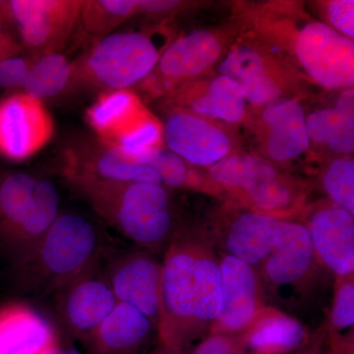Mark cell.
I'll return each mask as SVG.
<instances>
[{"label":"cell","instance_id":"cell-32","mask_svg":"<svg viewBox=\"0 0 354 354\" xmlns=\"http://www.w3.org/2000/svg\"><path fill=\"white\" fill-rule=\"evenodd\" d=\"M354 278H335L326 334L329 337H354Z\"/></svg>","mask_w":354,"mask_h":354},{"label":"cell","instance_id":"cell-26","mask_svg":"<svg viewBox=\"0 0 354 354\" xmlns=\"http://www.w3.org/2000/svg\"><path fill=\"white\" fill-rule=\"evenodd\" d=\"M246 102L241 86L232 79L220 75L209 84L204 95L193 100L190 109L195 115L237 124L245 116Z\"/></svg>","mask_w":354,"mask_h":354},{"label":"cell","instance_id":"cell-10","mask_svg":"<svg viewBox=\"0 0 354 354\" xmlns=\"http://www.w3.org/2000/svg\"><path fill=\"white\" fill-rule=\"evenodd\" d=\"M223 300L209 334L242 335L267 306L257 269L218 253Z\"/></svg>","mask_w":354,"mask_h":354},{"label":"cell","instance_id":"cell-28","mask_svg":"<svg viewBox=\"0 0 354 354\" xmlns=\"http://www.w3.org/2000/svg\"><path fill=\"white\" fill-rule=\"evenodd\" d=\"M209 169V176L216 184L242 192L263 177L278 171L262 158L246 153L228 155Z\"/></svg>","mask_w":354,"mask_h":354},{"label":"cell","instance_id":"cell-11","mask_svg":"<svg viewBox=\"0 0 354 354\" xmlns=\"http://www.w3.org/2000/svg\"><path fill=\"white\" fill-rule=\"evenodd\" d=\"M57 292V310L65 335L84 342L118 304L99 265Z\"/></svg>","mask_w":354,"mask_h":354},{"label":"cell","instance_id":"cell-14","mask_svg":"<svg viewBox=\"0 0 354 354\" xmlns=\"http://www.w3.org/2000/svg\"><path fill=\"white\" fill-rule=\"evenodd\" d=\"M304 225L323 267L335 278L354 276V215L333 205L317 209Z\"/></svg>","mask_w":354,"mask_h":354},{"label":"cell","instance_id":"cell-1","mask_svg":"<svg viewBox=\"0 0 354 354\" xmlns=\"http://www.w3.org/2000/svg\"><path fill=\"white\" fill-rule=\"evenodd\" d=\"M221 300L213 242L206 232L178 228L162 261L158 344L187 353L211 333Z\"/></svg>","mask_w":354,"mask_h":354},{"label":"cell","instance_id":"cell-5","mask_svg":"<svg viewBox=\"0 0 354 354\" xmlns=\"http://www.w3.org/2000/svg\"><path fill=\"white\" fill-rule=\"evenodd\" d=\"M162 51L145 32L109 34L73 64V82L102 92L129 88L152 73Z\"/></svg>","mask_w":354,"mask_h":354},{"label":"cell","instance_id":"cell-27","mask_svg":"<svg viewBox=\"0 0 354 354\" xmlns=\"http://www.w3.org/2000/svg\"><path fill=\"white\" fill-rule=\"evenodd\" d=\"M73 80V62L59 51L46 53L32 64L22 90L24 94L44 102L62 94Z\"/></svg>","mask_w":354,"mask_h":354},{"label":"cell","instance_id":"cell-41","mask_svg":"<svg viewBox=\"0 0 354 354\" xmlns=\"http://www.w3.org/2000/svg\"><path fill=\"white\" fill-rule=\"evenodd\" d=\"M44 354H85L74 344L73 339L66 335L58 337L57 342Z\"/></svg>","mask_w":354,"mask_h":354},{"label":"cell","instance_id":"cell-37","mask_svg":"<svg viewBox=\"0 0 354 354\" xmlns=\"http://www.w3.org/2000/svg\"><path fill=\"white\" fill-rule=\"evenodd\" d=\"M328 18L330 27L342 36L353 41L354 1L353 0H334L327 6Z\"/></svg>","mask_w":354,"mask_h":354},{"label":"cell","instance_id":"cell-39","mask_svg":"<svg viewBox=\"0 0 354 354\" xmlns=\"http://www.w3.org/2000/svg\"><path fill=\"white\" fill-rule=\"evenodd\" d=\"M322 354H354V337L339 339L326 334Z\"/></svg>","mask_w":354,"mask_h":354},{"label":"cell","instance_id":"cell-30","mask_svg":"<svg viewBox=\"0 0 354 354\" xmlns=\"http://www.w3.org/2000/svg\"><path fill=\"white\" fill-rule=\"evenodd\" d=\"M243 193L255 211L277 218L292 208L297 200L295 186L278 171L263 177Z\"/></svg>","mask_w":354,"mask_h":354},{"label":"cell","instance_id":"cell-8","mask_svg":"<svg viewBox=\"0 0 354 354\" xmlns=\"http://www.w3.org/2000/svg\"><path fill=\"white\" fill-rule=\"evenodd\" d=\"M83 0H11L9 22L17 28L23 48L32 55L58 53L79 23Z\"/></svg>","mask_w":354,"mask_h":354},{"label":"cell","instance_id":"cell-6","mask_svg":"<svg viewBox=\"0 0 354 354\" xmlns=\"http://www.w3.org/2000/svg\"><path fill=\"white\" fill-rule=\"evenodd\" d=\"M151 157V155H150ZM150 157H133L101 140L81 139L64 152L65 176L72 186L87 183H142L162 185Z\"/></svg>","mask_w":354,"mask_h":354},{"label":"cell","instance_id":"cell-29","mask_svg":"<svg viewBox=\"0 0 354 354\" xmlns=\"http://www.w3.org/2000/svg\"><path fill=\"white\" fill-rule=\"evenodd\" d=\"M139 0H83L78 25L88 37L102 39L138 12Z\"/></svg>","mask_w":354,"mask_h":354},{"label":"cell","instance_id":"cell-23","mask_svg":"<svg viewBox=\"0 0 354 354\" xmlns=\"http://www.w3.org/2000/svg\"><path fill=\"white\" fill-rule=\"evenodd\" d=\"M60 196L57 185L39 178L32 208L24 223L7 244L18 265L23 264L59 216Z\"/></svg>","mask_w":354,"mask_h":354},{"label":"cell","instance_id":"cell-21","mask_svg":"<svg viewBox=\"0 0 354 354\" xmlns=\"http://www.w3.org/2000/svg\"><path fill=\"white\" fill-rule=\"evenodd\" d=\"M221 75L232 79L242 88L246 102L262 106L279 99L281 88L268 72L265 59L251 46L234 48L220 65Z\"/></svg>","mask_w":354,"mask_h":354},{"label":"cell","instance_id":"cell-35","mask_svg":"<svg viewBox=\"0 0 354 354\" xmlns=\"http://www.w3.org/2000/svg\"><path fill=\"white\" fill-rule=\"evenodd\" d=\"M39 55L32 57H14L6 58L0 62V88H22L28 73Z\"/></svg>","mask_w":354,"mask_h":354},{"label":"cell","instance_id":"cell-4","mask_svg":"<svg viewBox=\"0 0 354 354\" xmlns=\"http://www.w3.org/2000/svg\"><path fill=\"white\" fill-rule=\"evenodd\" d=\"M104 241L87 216L60 213L20 267L32 290L58 291L99 265Z\"/></svg>","mask_w":354,"mask_h":354},{"label":"cell","instance_id":"cell-42","mask_svg":"<svg viewBox=\"0 0 354 354\" xmlns=\"http://www.w3.org/2000/svg\"><path fill=\"white\" fill-rule=\"evenodd\" d=\"M325 341V330H317L308 346L291 354H322Z\"/></svg>","mask_w":354,"mask_h":354},{"label":"cell","instance_id":"cell-25","mask_svg":"<svg viewBox=\"0 0 354 354\" xmlns=\"http://www.w3.org/2000/svg\"><path fill=\"white\" fill-rule=\"evenodd\" d=\"M38 180L23 171L0 174V234L6 245L32 208Z\"/></svg>","mask_w":354,"mask_h":354},{"label":"cell","instance_id":"cell-36","mask_svg":"<svg viewBox=\"0 0 354 354\" xmlns=\"http://www.w3.org/2000/svg\"><path fill=\"white\" fill-rule=\"evenodd\" d=\"M241 335L209 334L192 348L190 354H245Z\"/></svg>","mask_w":354,"mask_h":354},{"label":"cell","instance_id":"cell-20","mask_svg":"<svg viewBox=\"0 0 354 354\" xmlns=\"http://www.w3.org/2000/svg\"><path fill=\"white\" fill-rule=\"evenodd\" d=\"M58 337L51 324L26 305L0 312V354H44Z\"/></svg>","mask_w":354,"mask_h":354},{"label":"cell","instance_id":"cell-43","mask_svg":"<svg viewBox=\"0 0 354 354\" xmlns=\"http://www.w3.org/2000/svg\"><path fill=\"white\" fill-rule=\"evenodd\" d=\"M7 1H0V36L7 34L4 30V26L9 22L8 15H7Z\"/></svg>","mask_w":354,"mask_h":354},{"label":"cell","instance_id":"cell-33","mask_svg":"<svg viewBox=\"0 0 354 354\" xmlns=\"http://www.w3.org/2000/svg\"><path fill=\"white\" fill-rule=\"evenodd\" d=\"M323 187L334 205L354 215V162L337 158L323 176Z\"/></svg>","mask_w":354,"mask_h":354},{"label":"cell","instance_id":"cell-12","mask_svg":"<svg viewBox=\"0 0 354 354\" xmlns=\"http://www.w3.org/2000/svg\"><path fill=\"white\" fill-rule=\"evenodd\" d=\"M158 254L137 248L114 256L104 274L116 301L131 305L158 323L162 261Z\"/></svg>","mask_w":354,"mask_h":354},{"label":"cell","instance_id":"cell-18","mask_svg":"<svg viewBox=\"0 0 354 354\" xmlns=\"http://www.w3.org/2000/svg\"><path fill=\"white\" fill-rule=\"evenodd\" d=\"M246 351L257 354H291L313 339L309 328L295 317L266 306L252 325L241 335Z\"/></svg>","mask_w":354,"mask_h":354},{"label":"cell","instance_id":"cell-15","mask_svg":"<svg viewBox=\"0 0 354 354\" xmlns=\"http://www.w3.org/2000/svg\"><path fill=\"white\" fill-rule=\"evenodd\" d=\"M83 344L88 354H146L158 344V325L131 305L118 302Z\"/></svg>","mask_w":354,"mask_h":354},{"label":"cell","instance_id":"cell-9","mask_svg":"<svg viewBox=\"0 0 354 354\" xmlns=\"http://www.w3.org/2000/svg\"><path fill=\"white\" fill-rule=\"evenodd\" d=\"M55 122L44 102L23 92L0 102V155L8 160H27L48 145Z\"/></svg>","mask_w":354,"mask_h":354},{"label":"cell","instance_id":"cell-34","mask_svg":"<svg viewBox=\"0 0 354 354\" xmlns=\"http://www.w3.org/2000/svg\"><path fill=\"white\" fill-rule=\"evenodd\" d=\"M150 162L157 169L165 187H183L187 183L189 172L185 160L169 149L153 151Z\"/></svg>","mask_w":354,"mask_h":354},{"label":"cell","instance_id":"cell-31","mask_svg":"<svg viewBox=\"0 0 354 354\" xmlns=\"http://www.w3.org/2000/svg\"><path fill=\"white\" fill-rule=\"evenodd\" d=\"M162 138L164 129L145 111L106 144L118 147L133 157L148 158L153 151L162 149Z\"/></svg>","mask_w":354,"mask_h":354},{"label":"cell","instance_id":"cell-44","mask_svg":"<svg viewBox=\"0 0 354 354\" xmlns=\"http://www.w3.org/2000/svg\"><path fill=\"white\" fill-rule=\"evenodd\" d=\"M146 354H186L183 351H178V349H174L171 348H167V346H162V344H158L153 349H151L149 353Z\"/></svg>","mask_w":354,"mask_h":354},{"label":"cell","instance_id":"cell-2","mask_svg":"<svg viewBox=\"0 0 354 354\" xmlns=\"http://www.w3.org/2000/svg\"><path fill=\"white\" fill-rule=\"evenodd\" d=\"M256 269L266 305L302 323L305 317L315 313L317 300L321 304L323 299L319 291L324 292V285L333 276L317 258L304 223L286 218H281L276 246Z\"/></svg>","mask_w":354,"mask_h":354},{"label":"cell","instance_id":"cell-19","mask_svg":"<svg viewBox=\"0 0 354 354\" xmlns=\"http://www.w3.org/2000/svg\"><path fill=\"white\" fill-rule=\"evenodd\" d=\"M263 120L269 129L267 152L276 162H290L309 148L304 106L295 99H278L267 104Z\"/></svg>","mask_w":354,"mask_h":354},{"label":"cell","instance_id":"cell-16","mask_svg":"<svg viewBox=\"0 0 354 354\" xmlns=\"http://www.w3.org/2000/svg\"><path fill=\"white\" fill-rule=\"evenodd\" d=\"M281 223V218L248 209L216 234L207 235L218 253L258 268L276 246Z\"/></svg>","mask_w":354,"mask_h":354},{"label":"cell","instance_id":"cell-45","mask_svg":"<svg viewBox=\"0 0 354 354\" xmlns=\"http://www.w3.org/2000/svg\"><path fill=\"white\" fill-rule=\"evenodd\" d=\"M245 354H257V353H245Z\"/></svg>","mask_w":354,"mask_h":354},{"label":"cell","instance_id":"cell-24","mask_svg":"<svg viewBox=\"0 0 354 354\" xmlns=\"http://www.w3.org/2000/svg\"><path fill=\"white\" fill-rule=\"evenodd\" d=\"M145 111L129 88L108 90L102 92L86 111V120L97 138L109 143Z\"/></svg>","mask_w":354,"mask_h":354},{"label":"cell","instance_id":"cell-22","mask_svg":"<svg viewBox=\"0 0 354 354\" xmlns=\"http://www.w3.org/2000/svg\"><path fill=\"white\" fill-rule=\"evenodd\" d=\"M310 141L328 147L333 153L349 155L354 150V91L346 88L333 108L320 109L306 116Z\"/></svg>","mask_w":354,"mask_h":354},{"label":"cell","instance_id":"cell-3","mask_svg":"<svg viewBox=\"0 0 354 354\" xmlns=\"http://www.w3.org/2000/svg\"><path fill=\"white\" fill-rule=\"evenodd\" d=\"M74 188L111 227L139 248L162 252L178 230L164 185L142 183H87Z\"/></svg>","mask_w":354,"mask_h":354},{"label":"cell","instance_id":"cell-17","mask_svg":"<svg viewBox=\"0 0 354 354\" xmlns=\"http://www.w3.org/2000/svg\"><path fill=\"white\" fill-rule=\"evenodd\" d=\"M221 55L220 39L213 32L197 29L179 37L165 48L157 66L144 82H169L196 76L218 62Z\"/></svg>","mask_w":354,"mask_h":354},{"label":"cell","instance_id":"cell-7","mask_svg":"<svg viewBox=\"0 0 354 354\" xmlns=\"http://www.w3.org/2000/svg\"><path fill=\"white\" fill-rule=\"evenodd\" d=\"M297 60L307 75L326 88L346 90L354 84V43L329 24L312 21L298 32Z\"/></svg>","mask_w":354,"mask_h":354},{"label":"cell","instance_id":"cell-13","mask_svg":"<svg viewBox=\"0 0 354 354\" xmlns=\"http://www.w3.org/2000/svg\"><path fill=\"white\" fill-rule=\"evenodd\" d=\"M169 151L197 167H211L230 155L232 140L221 128L201 116L174 111L164 127Z\"/></svg>","mask_w":354,"mask_h":354},{"label":"cell","instance_id":"cell-38","mask_svg":"<svg viewBox=\"0 0 354 354\" xmlns=\"http://www.w3.org/2000/svg\"><path fill=\"white\" fill-rule=\"evenodd\" d=\"M183 4L176 0H139L138 11L151 15L165 14L176 10Z\"/></svg>","mask_w":354,"mask_h":354},{"label":"cell","instance_id":"cell-40","mask_svg":"<svg viewBox=\"0 0 354 354\" xmlns=\"http://www.w3.org/2000/svg\"><path fill=\"white\" fill-rule=\"evenodd\" d=\"M24 50L22 44L18 43L12 36L4 34L0 36V62L6 58L19 55Z\"/></svg>","mask_w":354,"mask_h":354}]
</instances>
